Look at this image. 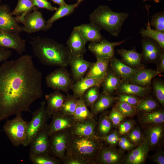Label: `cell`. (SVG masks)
Segmentation results:
<instances>
[{
    "label": "cell",
    "mask_w": 164,
    "mask_h": 164,
    "mask_svg": "<svg viewBox=\"0 0 164 164\" xmlns=\"http://www.w3.org/2000/svg\"><path fill=\"white\" fill-rule=\"evenodd\" d=\"M45 80L48 87L66 94L71 90L74 83L68 71L63 67H59L48 74Z\"/></svg>",
    "instance_id": "52a82bcc"
},
{
    "label": "cell",
    "mask_w": 164,
    "mask_h": 164,
    "mask_svg": "<svg viewBox=\"0 0 164 164\" xmlns=\"http://www.w3.org/2000/svg\"><path fill=\"white\" fill-rule=\"evenodd\" d=\"M103 79L84 77L73 85L71 90L73 95L81 98L84 93L89 88L95 86L100 87Z\"/></svg>",
    "instance_id": "d4e9b609"
},
{
    "label": "cell",
    "mask_w": 164,
    "mask_h": 164,
    "mask_svg": "<svg viewBox=\"0 0 164 164\" xmlns=\"http://www.w3.org/2000/svg\"><path fill=\"white\" fill-rule=\"evenodd\" d=\"M155 96L160 103L162 105L164 104V84L163 81L156 80H155L153 85Z\"/></svg>",
    "instance_id": "f6af8a7d"
},
{
    "label": "cell",
    "mask_w": 164,
    "mask_h": 164,
    "mask_svg": "<svg viewBox=\"0 0 164 164\" xmlns=\"http://www.w3.org/2000/svg\"><path fill=\"white\" fill-rule=\"evenodd\" d=\"M42 73L29 55L7 60L0 66V121L22 112L43 95Z\"/></svg>",
    "instance_id": "6da1fadb"
},
{
    "label": "cell",
    "mask_w": 164,
    "mask_h": 164,
    "mask_svg": "<svg viewBox=\"0 0 164 164\" xmlns=\"http://www.w3.org/2000/svg\"><path fill=\"white\" fill-rule=\"evenodd\" d=\"M34 6L37 8L44 9L51 11H56L57 8L53 6L47 0H32Z\"/></svg>",
    "instance_id": "f5cc1de1"
},
{
    "label": "cell",
    "mask_w": 164,
    "mask_h": 164,
    "mask_svg": "<svg viewBox=\"0 0 164 164\" xmlns=\"http://www.w3.org/2000/svg\"><path fill=\"white\" fill-rule=\"evenodd\" d=\"M125 157L123 152L114 147L103 143L99 152L95 164H118L124 162Z\"/></svg>",
    "instance_id": "5bb4252c"
},
{
    "label": "cell",
    "mask_w": 164,
    "mask_h": 164,
    "mask_svg": "<svg viewBox=\"0 0 164 164\" xmlns=\"http://www.w3.org/2000/svg\"><path fill=\"white\" fill-rule=\"evenodd\" d=\"M151 88L143 87L128 82H122L116 92L118 94H127L139 97H145L150 92Z\"/></svg>",
    "instance_id": "f546056e"
},
{
    "label": "cell",
    "mask_w": 164,
    "mask_h": 164,
    "mask_svg": "<svg viewBox=\"0 0 164 164\" xmlns=\"http://www.w3.org/2000/svg\"><path fill=\"white\" fill-rule=\"evenodd\" d=\"M109 66L111 71L122 82L128 83L135 73L138 70L142 68L135 69L131 67L114 56L110 60Z\"/></svg>",
    "instance_id": "d6986e66"
},
{
    "label": "cell",
    "mask_w": 164,
    "mask_h": 164,
    "mask_svg": "<svg viewBox=\"0 0 164 164\" xmlns=\"http://www.w3.org/2000/svg\"><path fill=\"white\" fill-rule=\"evenodd\" d=\"M0 131H1V130H0Z\"/></svg>",
    "instance_id": "be15d7a7"
},
{
    "label": "cell",
    "mask_w": 164,
    "mask_h": 164,
    "mask_svg": "<svg viewBox=\"0 0 164 164\" xmlns=\"http://www.w3.org/2000/svg\"><path fill=\"white\" fill-rule=\"evenodd\" d=\"M34 56L42 64L46 66L67 67L71 53L67 47L54 40L37 36L31 38Z\"/></svg>",
    "instance_id": "7a4b0ae2"
},
{
    "label": "cell",
    "mask_w": 164,
    "mask_h": 164,
    "mask_svg": "<svg viewBox=\"0 0 164 164\" xmlns=\"http://www.w3.org/2000/svg\"><path fill=\"white\" fill-rule=\"evenodd\" d=\"M0 47L12 49L22 55L26 49V43L19 34L0 30Z\"/></svg>",
    "instance_id": "30bf717a"
},
{
    "label": "cell",
    "mask_w": 164,
    "mask_h": 164,
    "mask_svg": "<svg viewBox=\"0 0 164 164\" xmlns=\"http://www.w3.org/2000/svg\"><path fill=\"white\" fill-rule=\"evenodd\" d=\"M127 136L129 140L136 146L139 145L144 138L140 129L137 127L133 128Z\"/></svg>",
    "instance_id": "7dc6e473"
},
{
    "label": "cell",
    "mask_w": 164,
    "mask_h": 164,
    "mask_svg": "<svg viewBox=\"0 0 164 164\" xmlns=\"http://www.w3.org/2000/svg\"><path fill=\"white\" fill-rule=\"evenodd\" d=\"M69 129L58 131L50 135L49 152L61 160L66 153L72 136Z\"/></svg>",
    "instance_id": "ba28073f"
},
{
    "label": "cell",
    "mask_w": 164,
    "mask_h": 164,
    "mask_svg": "<svg viewBox=\"0 0 164 164\" xmlns=\"http://www.w3.org/2000/svg\"><path fill=\"white\" fill-rule=\"evenodd\" d=\"M114 107L125 117L132 116L137 112L135 107L125 102L118 101Z\"/></svg>",
    "instance_id": "b9f144b4"
},
{
    "label": "cell",
    "mask_w": 164,
    "mask_h": 164,
    "mask_svg": "<svg viewBox=\"0 0 164 164\" xmlns=\"http://www.w3.org/2000/svg\"><path fill=\"white\" fill-rule=\"evenodd\" d=\"M78 99L73 95L67 93L65 99L59 111L65 114L73 115Z\"/></svg>",
    "instance_id": "74e56055"
},
{
    "label": "cell",
    "mask_w": 164,
    "mask_h": 164,
    "mask_svg": "<svg viewBox=\"0 0 164 164\" xmlns=\"http://www.w3.org/2000/svg\"><path fill=\"white\" fill-rule=\"evenodd\" d=\"M77 26L86 43L99 42L104 39L100 33L101 30L94 25L83 24Z\"/></svg>",
    "instance_id": "cb8c5ba5"
},
{
    "label": "cell",
    "mask_w": 164,
    "mask_h": 164,
    "mask_svg": "<svg viewBox=\"0 0 164 164\" xmlns=\"http://www.w3.org/2000/svg\"><path fill=\"white\" fill-rule=\"evenodd\" d=\"M141 43L142 60L148 63L156 64L164 52V49L155 40L149 37L143 38Z\"/></svg>",
    "instance_id": "4fadbf2b"
},
{
    "label": "cell",
    "mask_w": 164,
    "mask_h": 164,
    "mask_svg": "<svg viewBox=\"0 0 164 164\" xmlns=\"http://www.w3.org/2000/svg\"><path fill=\"white\" fill-rule=\"evenodd\" d=\"M116 51L121 57V61L129 67L135 69L145 67L141 63L142 53L137 52L135 47L130 50L124 48L118 49Z\"/></svg>",
    "instance_id": "7402d4cb"
},
{
    "label": "cell",
    "mask_w": 164,
    "mask_h": 164,
    "mask_svg": "<svg viewBox=\"0 0 164 164\" xmlns=\"http://www.w3.org/2000/svg\"><path fill=\"white\" fill-rule=\"evenodd\" d=\"M128 16V12H115L107 5H100L89 15V18L90 23L106 31L111 36H117Z\"/></svg>",
    "instance_id": "3957f363"
},
{
    "label": "cell",
    "mask_w": 164,
    "mask_h": 164,
    "mask_svg": "<svg viewBox=\"0 0 164 164\" xmlns=\"http://www.w3.org/2000/svg\"><path fill=\"white\" fill-rule=\"evenodd\" d=\"M125 41V40L110 42L104 38L99 42L91 43L88 46L89 50L92 53L97 59L114 57V48Z\"/></svg>",
    "instance_id": "7c38bea8"
},
{
    "label": "cell",
    "mask_w": 164,
    "mask_h": 164,
    "mask_svg": "<svg viewBox=\"0 0 164 164\" xmlns=\"http://www.w3.org/2000/svg\"><path fill=\"white\" fill-rule=\"evenodd\" d=\"M0 30L19 34L22 26L12 14L9 6L5 4H0Z\"/></svg>",
    "instance_id": "9a60e30c"
},
{
    "label": "cell",
    "mask_w": 164,
    "mask_h": 164,
    "mask_svg": "<svg viewBox=\"0 0 164 164\" xmlns=\"http://www.w3.org/2000/svg\"><path fill=\"white\" fill-rule=\"evenodd\" d=\"M73 116L76 121L84 120L94 116L90 111L81 98L78 99Z\"/></svg>",
    "instance_id": "8d00e7d4"
},
{
    "label": "cell",
    "mask_w": 164,
    "mask_h": 164,
    "mask_svg": "<svg viewBox=\"0 0 164 164\" xmlns=\"http://www.w3.org/2000/svg\"><path fill=\"white\" fill-rule=\"evenodd\" d=\"M37 8L34 6L32 0H18L17 5L11 13L15 16L18 22L22 23L26 15Z\"/></svg>",
    "instance_id": "f1b7e54d"
},
{
    "label": "cell",
    "mask_w": 164,
    "mask_h": 164,
    "mask_svg": "<svg viewBox=\"0 0 164 164\" xmlns=\"http://www.w3.org/2000/svg\"><path fill=\"white\" fill-rule=\"evenodd\" d=\"M46 124L33 138L29 145V156L49 153L50 135Z\"/></svg>",
    "instance_id": "8fae6325"
},
{
    "label": "cell",
    "mask_w": 164,
    "mask_h": 164,
    "mask_svg": "<svg viewBox=\"0 0 164 164\" xmlns=\"http://www.w3.org/2000/svg\"><path fill=\"white\" fill-rule=\"evenodd\" d=\"M153 162L158 164H164V152L163 150L160 149L156 152L151 157Z\"/></svg>",
    "instance_id": "db71d44e"
},
{
    "label": "cell",
    "mask_w": 164,
    "mask_h": 164,
    "mask_svg": "<svg viewBox=\"0 0 164 164\" xmlns=\"http://www.w3.org/2000/svg\"><path fill=\"white\" fill-rule=\"evenodd\" d=\"M118 97L111 95L103 91L91 108V112L95 116L111 107L118 100Z\"/></svg>",
    "instance_id": "83f0119b"
},
{
    "label": "cell",
    "mask_w": 164,
    "mask_h": 164,
    "mask_svg": "<svg viewBox=\"0 0 164 164\" xmlns=\"http://www.w3.org/2000/svg\"><path fill=\"white\" fill-rule=\"evenodd\" d=\"M52 1L54 3L57 4L60 6L66 4L64 0H47Z\"/></svg>",
    "instance_id": "6f0895ef"
},
{
    "label": "cell",
    "mask_w": 164,
    "mask_h": 164,
    "mask_svg": "<svg viewBox=\"0 0 164 164\" xmlns=\"http://www.w3.org/2000/svg\"><path fill=\"white\" fill-rule=\"evenodd\" d=\"M61 161L63 164H91L90 162L78 156L67 153Z\"/></svg>",
    "instance_id": "bcb514c9"
},
{
    "label": "cell",
    "mask_w": 164,
    "mask_h": 164,
    "mask_svg": "<svg viewBox=\"0 0 164 164\" xmlns=\"http://www.w3.org/2000/svg\"><path fill=\"white\" fill-rule=\"evenodd\" d=\"M3 0H0V3H1L2 1Z\"/></svg>",
    "instance_id": "94428289"
},
{
    "label": "cell",
    "mask_w": 164,
    "mask_h": 164,
    "mask_svg": "<svg viewBox=\"0 0 164 164\" xmlns=\"http://www.w3.org/2000/svg\"><path fill=\"white\" fill-rule=\"evenodd\" d=\"M143 0L144 1H152L156 3H159L161 1V0Z\"/></svg>",
    "instance_id": "680465c9"
},
{
    "label": "cell",
    "mask_w": 164,
    "mask_h": 164,
    "mask_svg": "<svg viewBox=\"0 0 164 164\" xmlns=\"http://www.w3.org/2000/svg\"><path fill=\"white\" fill-rule=\"evenodd\" d=\"M97 138L109 146L115 147L118 145V142L120 137L118 132L114 130L111 132L108 135L102 137H97Z\"/></svg>",
    "instance_id": "ee69618b"
},
{
    "label": "cell",
    "mask_w": 164,
    "mask_h": 164,
    "mask_svg": "<svg viewBox=\"0 0 164 164\" xmlns=\"http://www.w3.org/2000/svg\"><path fill=\"white\" fill-rule=\"evenodd\" d=\"M139 120L142 124H162L164 122L163 110H154L147 113H142Z\"/></svg>",
    "instance_id": "836d02e7"
},
{
    "label": "cell",
    "mask_w": 164,
    "mask_h": 164,
    "mask_svg": "<svg viewBox=\"0 0 164 164\" xmlns=\"http://www.w3.org/2000/svg\"><path fill=\"white\" fill-rule=\"evenodd\" d=\"M122 82V80L109 68L101 86L102 87L103 91L112 95Z\"/></svg>",
    "instance_id": "4dcf8cb0"
},
{
    "label": "cell",
    "mask_w": 164,
    "mask_h": 164,
    "mask_svg": "<svg viewBox=\"0 0 164 164\" xmlns=\"http://www.w3.org/2000/svg\"><path fill=\"white\" fill-rule=\"evenodd\" d=\"M31 162L34 164H61V160L49 153H41L29 156Z\"/></svg>",
    "instance_id": "f35d334b"
},
{
    "label": "cell",
    "mask_w": 164,
    "mask_h": 164,
    "mask_svg": "<svg viewBox=\"0 0 164 164\" xmlns=\"http://www.w3.org/2000/svg\"><path fill=\"white\" fill-rule=\"evenodd\" d=\"M108 112H102L99 116L95 128L96 135L98 137L105 136L111 132L113 125L108 117Z\"/></svg>",
    "instance_id": "1f68e13d"
},
{
    "label": "cell",
    "mask_w": 164,
    "mask_h": 164,
    "mask_svg": "<svg viewBox=\"0 0 164 164\" xmlns=\"http://www.w3.org/2000/svg\"><path fill=\"white\" fill-rule=\"evenodd\" d=\"M157 75L156 70L143 68L138 70L128 83L142 87H149L152 80Z\"/></svg>",
    "instance_id": "4316f807"
},
{
    "label": "cell",
    "mask_w": 164,
    "mask_h": 164,
    "mask_svg": "<svg viewBox=\"0 0 164 164\" xmlns=\"http://www.w3.org/2000/svg\"><path fill=\"white\" fill-rule=\"evenodd\" d=\"M78 6L77 3L73 4H66L60 6L53 15L46 21L47 24L52 27L54 22L62 17L71 14Z\"/></svg>",
    "instance_id": "d590c367"
},
{
    "label": "cell",
    "mask_w": 164,
    "mask_h": 164,
    "mask_svg": "<svg viewBox=\"0 0 164 164\" xmlns=\"http://www.w3.org/2000/svg\"><path fill=\"white\" fill-rule=\"evenodd\" d=\"M12 54V51L10 49L0 47V63L7 60Z\"/></svg>",
    "instance_id": "11a10c76"
},
{
    "label": "cell",
    "mask_w": 164,
    "mask_h": 164,
    "mask_svg": "<svg viewBox=\"0 0 164 164\" xmlns=\"http://www.w3.org/2000/svg\"><path fill=\"white\" fill-rule=\"evenodd\" d=\"M28 123L23 118L21 113L16 115L12 119H6L3 130L14 146L23 145L26 137Z\"/></svg>",
    "instance_id": "5b68a950"
},
{
    "label": "cell",
    "mask_w": 164,
    "mask_h": 164,
    "mask_svg": "<svg viewBox=\"0 0 164 164\" xmlns=\"http://www.w3.org/2000/svg\"><path fill=\"white\" fill-rule=\"evenodd\" d=\"M66 97V95L57 90L45 95L46 110L50 116L60 111Z\"/></svg>",
    "instance_id": "603a6c76"
},
{
    "label": "cell",
    "mask_w": 164,
    "mask_h": 164,
    "mask_svg": "<svg viewBox=\"0 0 164 164\" xmlns=\"http://www.w3.org/2000/svg\"><path fill=\"white\" fill-rule=\"evenodd\" d=\"M135 123L131 120L122 121L118 126V132L120 135H125L128 134L133 128Z\"/></svg>",
    "instance_id": "c3c4849f"
},
{
    "label": "cell",
    "mask_w": 164,
    "mask_h": 164,
    "mask_svg": "<svg viewBox=\"0 0 164 164\" xmlns=\"http://www.w3.org/2000/svg\"><path fill=\"white\" fill-rule=\"evenodd\" d=\"M146 135L150 148L157 145L163 137V128L161 124H151L147 128Z\"/></svg>",
    "instance_id": "d6a6232c"
},
{
    "label": "cell",
    "mask_w": 164,
    "mask_h": 164,
    "mask_svg": "<svg viewBox=\"0 0 164 164\" xmlns=\"http://www.w3.org/2000/svg\"><path fill=\"white\" fill-rule=\"evenodd\" d=\"M148 21L146 29L141 28L139 31L142 38L149 37L155 40L163 49H164V32L152 29L149 19V13L148 10Z\"/></svg>",
    "instance_id": "e575fe53"
},
{
    "label": "cell",
    "mask_w": 164,
    "mask_h": 164,
    "mask_svg": "<svg viewBox=\"0 0 164 164\" xmlns=\"http://www.w3.org/2000/svg\"><path fill=\"white\" fill-rule=\"evenodd\" d=\"M150 147L147 138H144L142 142L135 149L131 150L125 157L124 162L126 164H142L146 159Z\"/></svg>",
    "instance_id": "2e32d148"
},
{
    "label": "cell",
    "mask_w": 164,
    "mask_h": 164,
    "mask_svg": "<svg viewBox=\"0 0 164 164\" xmlns=\"http://www.w3.org/2000/svg\"><path fill=\"white\" fill-rule=\"evenodd\" d=\"M108 117L113 127L118 126L125 117L114 107L108 114Z\"/></svg>",
    "instance_id": "681fc988"
},
{
    "label": "cell",
    "mask_w": 164,
    "mask_h": 164,
    "mask_svg": "<svg viewBox=\"0 0 164 164\" xmlns=\"http://www.w3.org/2000/svg\"><path fill=\"white\" fill-rule=\"evenodd\" d=\"M22 23L23 25L22 26V31L29 34L40 31H46L52 27L47 24L42 13L37 9L26 15Z\"/></svg>",
    "instance_id": "9c48e42d"
},
{
    "label": "cell",
    "mask_w": 164,
    "mask_h": 164,
    "mask_svg": "<svg viewBox=\"0 0 164 164\" xmlns=\"http://www.w3.org/2000/svg\"><path fill=\"white\" fill-rule=\"evenodd\" d=\"M83 0H77V4L78 6L82 2Z\"/></svg>",
    "instance_id": "91938a15"
},
{
    "label": "cell",
    "mask_w": 164,
    "mask_h": 164,
    "mask_svg": "<svg viewBox=\"0 0 164 164\" xmlns=\"http://www.w3.org/2000/svg\"><path fill=\"white\" fill-rule=\"evenodd\" d=\"M150 24L155 29L164 32V12L160 11L152 15Z\"/></svg>",
    "instance_id": "7bdbcfd3"
},
{
    "label": "cell",
    "mask_w": 164,
    "mask_h": 164,
    "mask_svg": "<svg viewBox=\"0 0 164 164\" xmlns=\"http://www.w3.org/2000/svg\"><path fill=\"white\" fill-rule=\"evenodd\" d=\"M157 101L151 98H145L140 100L135 107L137 112L147 113L152 111L157 107Z\"/></svg>",
    "instance_id": "ab89813d"
},
{
    "label": "cell",
    "mask_w": 164,
    "mask_h": 164,
    "mask_svg": "<svg viewBox=\"0 0 164 164\" xmlns=\"http://www.w3.org/2000/svg\"><path fill=\"white\" fill-rule=\"evenodd\" d=\"M108 1H112V0H107Z\"/></svg>",
    "instance_id": "6125c7cd"
},
{
    "label": "cell",
    "mask_w": 164,
    "mask_h": 164,
    "mask_svg": "<svg viewBox=\"0 0 164 164\" xmlns=\"http://www.w3.org/2000/svg\"><path fill=\"white\" fill-rule=\"evenodd\" d=\"M93 63L84 60L83 56L70 54L68 65L71 67L73 78L76 82L84 77Z\"/></svg>",
    "instance_id": "e0dca14e"
},
{
    "label": "cell",
    "mask_w": 164,
    "mask_h": 164,
    "mask_svg": "<svg viewBox=\"0 0 164 164\" xmlns=\"http://www.w3.org/2000/svg\"><path fill=\"white\" fill-rule=\"evenodd\" d=\"M118 145L122 151H130L136 146L129 140L127 136L125 135L120 136Z\"/></svg>",
    "instance_id": "816d5d0a"
},
{
    "label": "cell",
    "mask_w": 164,
    "mask_h": 164,
    "mask_svg": "<svg viewBox=\"0 0 164 164\" xmlns=\"http://www.w3.org/2000/svg\"><path fill=\"white\" fill-rule=\"evenodd\" d=\"M118 101L125 102L135 108L140 99L137 96L127 94H118Z\"/></svg>",
    "instance_id": "f907efd6"
},
{
    "label": "cell",
    "mask_w": 164,
    "mask_h": 164,
    "mask_svg": "<svg viewBox=\"0 0 164 164\" xmlns=\"http://www.w3.org/2000/svg\"><path fill=\"white\" fill-rule=\"evenodd\" d=\"M94 118L76 121L69 129L71 134L73 135L84 137H96L95 128L97 121Z\"/></svg>",
    "instance_id": "ac0fdd59"
},
{
    "label": "cell",
    "mask_w": 164,
    "mask_h": 164,
    "mask_svg": "<svg viewBox=\"0 0 164 164\" xmlns=\"http://www.w3.org/2000/svg\"><path fill=\"white\" fill-rule=\"evenodd\" d=\"M96 137H84L72 135L66 153L78 156L95 164L102 142Z\"/></svg>",
    "instance_id": "277c9868"
},
{
    "label": "cell",
    "mask_w": 164,
    "mask_h": 164,
    "mask_svg": "<svg viewBox=\"0 0 164 164\" xmlns=\"http://www.w3.org/2000/svg\"><path fill=\"white\" fill-rule=\"evenodd\" d=\"M111 60L108 58L97 59L95 62H93L84 77L104 79L108 72Z\"/></svg>",
    "instance_id": "484cf974"
},
{
    "label": "cell",
    "mask_w": 164,
    "mask_h": 164,
    "mask_svg": "<svg viewBox=\"0 0 164 164\" xmlns=\"http://www.w3.org/2000/svg\"><path fill=\"white\" fill-rule=\"evenodd\" d=\"M157 72L159 75L164 72V52L161 55L160 59L156 64Z\"/></svg>",
    "instance_id": "9f6ffc18"
},
{
    "label": "cell",
    "mask_w": 164,
    "mask_h": 164,
    "mask_svg": "<svg viewBox=\"0 0 164 164\" xmlns=\"http://www.w3.org/2000/svg\"><path fill=\"white\" fill-rule=\"evenodd\" d=\"M86 43L77 26L75 27L66 43L71 54L83 56L86 51Z\"/></svg>",
    "instance_id": "44dd1931"
},
{
    "label": "cell",
    "mask_w": 164,
    "mask_h": 164,
    "mask_svg": "<svg viewBox=\"0 0 164 164\" xmlns=\"http://www.w3.org/2000/svg\"><path fill=\"white\" fill-rule=\"evenodd\" d=\"M32 117L28 122L26 138L23 144L24 147L29 145L33 138L47 124L50 116L46 110V101H43L36 110L32 112Z\"/></svg>",
    "instance_id": "8992f818"
},
{
    "label": "cell",
    "mask_w": 164,
    "mask_h": 164,
    "mask_svg": "<svg viewBox=\"0 0 164 164\" xmlns=\"http://www.w3.org/2000/svg\"><path fill=\"white\" fill-rule=\"evenodd\" d=\"M99 87H93L87 90L83 94L81 98L87 107L91 108L98 98L100 94Z\"/></svg>",
    "instance_id": "60d3db41"
},
{
    "label": "cell",
    "mask_w": 164,
    "mask_h": 164,
    "mask_svg": "<svg viewBox=\"0 0 164 164\" xmlns=\"http://www.w3.org/2000/svg\"><path fill=\"white\" fill-rule=\"evenodd\" d=\"M51 116V121L48 125L50 135L58 131L70 129L76 121L73 115L65 114L60 111Z\"/></svg>",
    "instance_id": "ffe728a7"
}]
</instances>
